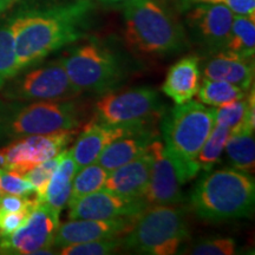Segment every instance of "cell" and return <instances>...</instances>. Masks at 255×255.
Segmentation results:
<instances>
[{
  "instance_id": "1",
  "label": "cell",
  "mask_w": 255,
  "mask_h": 255,
  "mask_svg": "<svg viewBox=\"0 0 255 255\" xmlns=\"http://www.w3.org/2000/svg\"><path fill=\"white\" fill-rule=\"evenodd\" d=\"M94 11L91 0H72L33 9L9 21L19 71L84 36Z\"/></svg>"
},
{
  "instance_id": "2",
  "label": "cell",
  "mask_w": 255,
  "mask_h": 255,
  "mask_svg": "<svg viewBox=\"0 0 255 255\" xmlns=\"http://www.w3.org/2000/svg\"><path fill=\"white\" fill-rule=\"evenodd\" d=\"M254 200L253 177L234 168H225L208 171L196 183L190 207L199 218L218 222L250 216Z\"/></svg>"
},
{
  "instance_id": "3",
  "label": "cell",
  "mask_w": 255,
  "mask_h": 255,
  "mask_svg": "<svg viewBox=\"0 0 255 255\" xmlns=\"http://www.w3.org/2000/svg\"><path fill=\"white\" fill-rule=\"evenodd\" d=\"M124 37L132 50L148 56L177 53L187 45L182 24L156 0L124 5Z\"/></svg>"
},
{
  "instance_id": "4",
  "label": "cell",
  "mask_w": 255,
  "mask_h": 255,
  "mask_svg": "<svg viewBox=\"0 0 255 255\" xmlns=\"http://www.w3.org/2000/svg\"><path fill=\"white\" fill-rule=\"evenodd\" d=\"M189 237L183 209L150 206L136 216L132 228L122 238V247L138 254L173 255Z\"/></svg>"
},
{
  "instance_id": "5",
  "label": "cell",
  "mask_w": 255,
  "mask_h": 255,
  "mask_svg": "<svg viewBox=\"0 0 255 255\" xmlns=\"http://www.w3.org/2000/svg\"><path fill=\"white\" fill-rule=\"evenodd\" d=\"M79 109L71 101H38L0 114V133L7 138L49 135L81 127Z\"/></svg>"
},
{
  "instance_id": "6",
  "label": "cell",
  "mask_w": 255,
  "mask_h": 255,
  "mask_svg": "<svg viewBox=\"0 0 255 255\" xmlns=\"http://www.w3.org/2000/svg\"><path fill=\"white\" fill-rule=\"evenodd\" d=\"M70 81L77 90L104 95L114 91L124 78L119 58L96 41L82 44L60 59Z\"/></svg>"
},
{
  "instance_id": "7",
  "label": "cell",
  "mask_w": 255,
  "mask_h": 255,
  "mask_svg": "<svg viewBox=\"0 0 255 255\" xmlns=\"http://www.w3.org/2000/svg\"><path fill=\"white\" fill-rule=\"evenodd\" d=\"M152 162L148 187L143 196L146 207L177 205L183 200L182 186L200 171L196 159L175 154L159 139L149 145Z\"/></svg>"
},
{
  "instance_id": "8",
  "label": "cell",
  "mask_w": 255,
  "mask_h": 255,
  "mask_svg": "<svg viewBox=\"0 0 255 255\" xmlns=\"http://www.w3.org/2000/svg\"><path fill=\"white\" fill-rule=\"evenodd\" d=\"M214 127V109L200 102L177 104L164 115L162 130L164 144L175 154L196 159Z\"/></svg>"
},
{
  "instance_id": "9",
  "label": "cell",
  "mask_w": 255,
  "mask_h": 255,
  "mask_svg": "<svg viewBox=\"0 0 255 255\" xmlns=\"http://www.w3.org/2000/svg\"><path fill=\"white\" fill-rule=\"evenodd\" d=\"M164 104L151 88L104 94L95 104V119L109 126L145 127L163 116Z\"/></svg>"
},
{
  "instance_id": "10",
  "label": "cell",
  "mask_w": 255,
  "mask_h": 255,
  "mask_svg": "<svg viewBox=\"0 0 255 255\" xmlns=\"http://www.w3.org/2000/svg\"><path fill=\"white\" fill-rule=\"evenodd\" d=\"M77 135L78 129H69L49 135L20 137L0 148V168L25 175L34 165L65 150Z\"/></svg>"
},
{
  "instance_id": "11",
  "label": "cell",
  "mask_w": 255,
  "mask_h": 255,
  "mask_svg": "<svg viewBox=\"0 0 255 255\" xmlns=\"http://www.w3.org/2000/svg\"><path fill=\"white\" fill-rule=\"evenodd\" d=\"M6 95L17 101H71L81 92L73 87L59 60L31 70L15 79L7 88Z\"/></svg>"
},
{
  "instance_id": "12",
  "label": "cell",
  "mask_w": 255,
  "mask_h": 255,
  "mask_svg": "<svg viewBox=\"0 0 255 255\" xmlns=\"http://www.w3.org/2000/svg\"><path fill=\"white\" fill-rule=\"evenodd\" d=\"M59 225V213L38 202L17 231L0 237V251L7 254L51 253Z\"/></svg>"
},
{
  "instance_id": "13",
  "label": "cell",
  "mask_w": 255,
  "mask_h": 255,
  "mask_svg": "<svg viewBox=\"0 0 255 255\" xmlns=\"http://www.w3.org/2000/svg\"><path fill=\"white\" fill-rule=\"evenodd\" d=\"M186 15V24L195 43L210 53L226 49L234 13L221 4L197 2Z\"/></svg>"
},
{
  "instance_id": "14",
  "label": "cell",
  "mask_w": 255,
  "mask_h": 255,
  "mask_svg": "<svg viewBox=\"0 0 255 255\" xmlns=\"http://www.w3.org/2000/svg\"><path fill=\"white\" fill-rule=\"evenodd\" d=\"M69 208L70 220H110L138 215L146 205L141 199H129L102 188L75 201Z\"/></svg>"
},
{
  "instance_id": "15",
  "label": "cell",
  "mask_w": 255,
  "mask_h": 255,
  "mask_svg": "<svg viewBox=\"0 0 255 255\" xmlns=\"http://www.w3.org/2000/svg\"><path fill=\"white\" fill-rule=\"evenodd\" d=\"M136 216L110 220H70L59 225L53 246L64 247L81 242L122 238L132 228Z\"/></svg>"
},
{
  "instance_id": "16",
  "label": "cell",
  "mask_w": 255,
  "mask_h": 255,
  "mask_svg": "<svg viewBox=\"0 0 255 255\" xmlns=\"http://www.w3.org/2000/svg\"><path fill=\"white\" fill-rule=\"evenodd\" d=\"M148 129L149 128L145 127L109 126L92 120L83 128L77 141L70 149V152L77 168L81 169L85 165L97 162L101 152L120 137Z\"/></svg>"
},
{
  "instance_id": "17",
  "label": "cell",
  "mask_w": 255,
  "mask_h": 255,
  "mask_svg": "<svg viewBox=\"0 0 255 255\" xmlns=\"http://www.w3.org/2000/svg\"><path fill=\"white\" fill-rule=\"evenodd\" d=\"M151 162L152 155L148 148L144 154L109 171L103 188L121 196L143 200L150 176Z\"/></svg>"
},
{
  "instance_id": "18",
  "label": "cell",
  "mask_w": 255,
  "mask_h": 255,
  "mask_svg": "<svg viewBox=\"0 0 255 255\" xmlns=\"http://www.w3.org/2000/svg\"><path fill=\"white\" fill-rule=\"evenodd\" d=\"M202 69L205 78L228 82L245 91H250L253 85V58H245L231 51L222 50L213 53Z\"/></svg>"
},
{
  "instance_id": "19",
  "label": "cell",
  "mask_w": 255,
  "mask_h": 255,
  "mask_svg": "<svg viewBox=\"0 0 255 255\" xmlns=\"http://www.w3.org/2000/svg\"><path fill=\"white\" fill-rule=\"evenodd\" d=\"M200 73L199 57H183L169 69L161 90L176 104L187 103L199 90Z\"/></svg>"
},
{
  "instance_id": "20",
  "label": "cell",
  "mask_w": 255,
  "mask_h": 255,
  "mask_svg": "<svg viewBox=\"0 0 255 255\" xmlns=\"http://www.w3.org/2000/svg\"><path fill=\"white\" fill-rule=\"evenodd\" d=\"M155 138V132L150 129L120 137L101 152L97 163L107 171L114 170L144 154Z\"/></svg>"
},
{
  "instance_id": "21",
  "label": "cell",
  "mask_w": 255,
  "mask_h": 255,
  "mask_svg": "<svg viewBox=\"0 0 255 255\" xmlns=\"http://www.w3.org/2000/svg\"><path fill=\"white\" fill-rule=\"evenodd\" d=\"M77 170L78 168L73 161L70 149L65 150L58 167H57L49 184H47L45 194L40 200H38V202L49 206L50 208L60 214V212L69 203L72 189V181Z\"/></svg>"
},
{
  "instance_id": "22",
  "label": "cell",
  "mask_w": 255,
  "mask_h": 255,
  "mask_svg": "<svg viewBox=\"0 0 255 255\" xmlns=\"http://www.w3.org/2000/svg\"><path fill=\"white\" fill-rule=\"evenodd\" d=\"M226 152L234 169L242 173L253 174L255 167L254 131L240 130L232 132L226 143Z\"/></svg>"
},
{
  "instance_id": "23",
  "label": "cell",
  "mask_w": 255,
  "mask_h": 255,
  "mask_svg": "<svg viewBox=\"0 0 255 255\" xmlns=\"http://www.w3.org/2000/svg\"><path fill=\"white\" fill-rule=\"evenodd\" d=\"M225 50L245 58H253L255 51L254 19L234 15Z\"/></svg>"
},
{
  "instance_id": "24",
  "label": "cell",
  "mask_w": 255,
  "mask_h": 255,
  "mask_svg": "<svg viewBox=\"0 0 255 255\" xmlns=\"http://www.w3.org/2000/svg\"><path fill=\"white\" fill-rule=\"evenodd\" d=\"M246 95L247 91L235 87L231 83L208 78L202 81L196 92L200 103L216 108L231 103L233 101L241 100L246 97Z\"/></svg>"
},
{
  "instance_id": "25",
  "label": "cell",
  "mask_w": 255,
  "mask_h": 255,
  "mask_svg": "<svg viewBox=\"0 0 255 255\" xmlns=\"http://www.w3.org/2000/svg\"><path fill=\"white\" fill-rule=\"evenodd\" d=\"M108 174L109 171L101 167L97 162L78 169L72 181L71 195H70L68 206L78 199L102 189L104 187Z\"/></svg>"
},
{
  "instance_id": "26",
  "label": "cell",
  "mask_w": 255,
  "mask_h": 255,
  "mask_svg": "<svg viewBox=\"0 0 255 255\" xmlns=\"http://www.w3.org/2000/svg\"><path fill=\"white\" fill-rule=\"evenodd\" d=\"M231 135L232 130L229 128L221 126V124H214L208 138H207L196 157V162L200 169L205 170L206 173L213 170V167L221 158L222 151L225 150L226 143H227Z\"/></svg>"
},
{
  "instance_id": "27",
  "label": "cell",
  "mask_w": 255,
  "mask_h": 255,
  "mask_svg": "<svg viewBox=\"0 0 255 255\" xmlns=\"http://www.w3.org/2000/svg\"><path fill=\"white\" fill-rule=\"evenodd\" d=\"M19 71L11 24L0 26V88L13 79Z\"/></svg>"
},
{
  "instance_id": "28",
  "label": "cell",
  "mask_w": 255,
  "mask_h": 255,
  "mask_svg": "<svg viewBox=\"0 0 255 255\" xmlns=\"http://www.w3.org/2000/svg\"><path fill=\"white\" fill-rule=\"evenodd\" d=\"M122 247V238L105 239V240H96L72 244L64 246L60 250L63 255H108Z\"/></svg>"
},
{
  "instance_id": "29",
  "label": "cell",
  "mask_w": 255,
  "mask_h": 255,
  "mask_svg": "<svg viewBox=\"0 0 255 255\" xmlns=\"http://www.w3.org/2000/svg\"><path fill=\"white\" fill-rule=\"evenodd\" d=\"M64 151L55 156V157L46 159V161L34 165L33 168L30 169V170L24 175V176L30 181L32 186H33L34 190H36V196L38 200H40L41 197L44 196V194H45L47 184H49L51 177H52L53 173H55L57 167H58L60 159H62L64 155Z\"/></svg>"
},
{
  "instance_id": "30",
  "label": "cell",
  "mask_w": 255,
  "mask_h": 255,
  "mask_svg": "<svg viewBox=\"0 0 255 255\" xmlns=\"http://www.w3.org/2000/svg\"><path fill=\"white\" fill-rule=\"evenodd\" d=\"M184 253L194 255H233L237 253V242L231 238L207 239L191 245Z\"/></svg>"
},
{
  "instance_id": "31",
  "label": "cell",
  "mask_w": 255,
  "mask_h": 255,
  "mask_svg": "<svg viewBox=\"0 0 255 255\" xmlns=\"http://www.w3.org/2000/svg\"><path fill=\"white\" fill-rule=\"evenodd\" d=\"M0 188L2 194L31 196L36 194L33 186L24 175L0 168Z\"/></svg>"
},
{
  "instance_id": "32",
  "label": "cell",
  "mask_w": 255,
  "mask_h": 255,
  "mask_svg": "<svg viewBox=\"0 0 255 255\" xmlns=\"http://www.w3.org/2000/svg\"><path fill=\"white\" fill-rule=\"evenodd\" d=\"M201 2L221 4L231 9L234 15H242L255 20V0H203Z\"/></svg>"
},
{
  "instance_id": "33",
  "label": "cell",
  "mask_w": 255,
  "mask_h": 255,
  "mask_svg": "<svg viewBox=\"0 0 255 255\" xmlns=\"http://www.w3.org/2000/svg\"><path fill=\"white\" fill-rule=\"evenodd\" d=\"M96 1H100V2H103V4H107V5H127L129 4L130 1H132V0H96Z\"/></svg>"
},
{
  "instance_id": "34",
  "label": "cell",
  "mask_w": 255,
  "mask_h": 255,
  "mask_svg": "<svg viewBox=\"0 0 255 255\" xmlns=\"http://www.w3.org/2000/svg\"><path fill=\"white\" fill-rule=\"evenodd\" d=\"M184 1L187 2V4H197V2H201V1H203V0H184Z\"/></svg>"
},
{
  "instance_id": "35",
  "label": "cell",
  "mask_w": 255,
  "mask_h": 255,
  "mask_svg": "<svg viewBox=\"0 0 255 255\" xmlns=\"http://www.w3.org/2000/svg\"><path fill=\"white\" fill-rule=\"evenodd\" d=\"M2 195V191H1V188H0V196Z\"/></svg>"
},
{
  "instance_id": "36",
  "label": "cell",
  "mask_w": 255,
  "mask_h": 255,
  "mask_svg": "<svg viewBox=\"0 0 255 255\" xmlns=\"http://www.w3.org/2000/svg\"><path fill=\"white\" fill-rule=\"evenodd\" d=\"M0 1H1V0H0Z\"/></svg>"
}]
</instances>
